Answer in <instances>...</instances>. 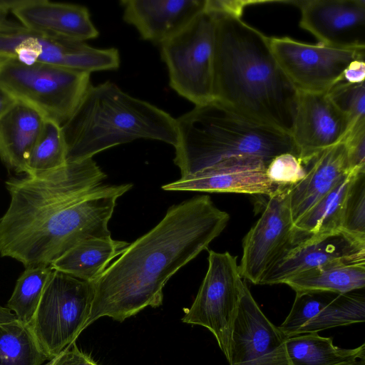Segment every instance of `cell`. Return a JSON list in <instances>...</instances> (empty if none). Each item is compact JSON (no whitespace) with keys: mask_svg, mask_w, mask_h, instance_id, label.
<instances>
[{"mask_svg":"<svg viewBox=\"0 0 365 365\" xmlns=\"http://www.w3.org/2000/svg\"><path fill=\"white\" fill-rule=\"evenodd\" d=\"M13 1L0 0V25L6 21V17L10 11Z\"/></svg>","mask_w":365,"mask_h":365,"instance_id":"38","label":"cell"},{"mask_svg":"<svg viewBox=\"0 0 365 365\" xmlns=\"http://www.w3.org/2000/svg\"><path fill=\"white\" fill-rule=\"evenodd\" d=\"M342 142L350 171L365 170V120L353 125Z\"/></svg>","mask_w":365,"mask_h":365,"instance_id":"33","label":"cell"},{"mask_svg":"<svg viewBox=\"0 0 365 365\" xmlns=\"http://www.w3.org/2000/svg\"><path fill=\"white\" fill-rule=\"evenodd\" d=\"M289 190V187H282L269 197L260 217L244 237L240 274L254 284H259L269 269L294 243Z\"/></svg>","mask_w":365,"mask_h":365,"instance_id":"12","label":"cell"},{"mask_svg":"<svg viewBox=\"0 0 365 365\" xmlns=\"http://www.w3.org/2000/svg\"><path fill=\"white\" fill-rule=\"evenodd\" d=\"M345 365H365V359H361L354 363Z\"/></svg>","mask_w":365,"mask_h":365,"instance_id":"39","label":"cell"},{"mask_svg":"<svg viewBox=\"0 0 365 365\" xmlns=\"http://www.w3.org/2000/svg\"><path fill=\"white\" fill-rule=\"evenodd\" d=\"M10 11L33 31L81 41L96 38L98 31L83 6L47 0L14 1Z\"/></svg>","mask_w":365,"mask_h":365,"instance_id":"20","label":"cell"},{"mask_svg":"<svg viewBox=\"0 0 365 365\" xmlns=\"http://www.w3.org/2000/svg\"><path fill=\"white\" fill-rule=\"evenodd\" d=\"M306 172L298 156L291 153L277 155L266 168L268 179L279 187H291L297 184L305 176Z\"/></svg>","mask_w":365,"mask_h":365,"instance_id":"32","label":"cell"},{"mask_svg":"<svg viewBox=\"0 0 365 365\" xmlns=\"http://www.w3.org/2000/svg\"><path fill=\"white\" fill-rule=\"evenodd\" d=\"M334 262L365 263V240L342 230L296 241L269 269L259 284H277L292 276Z\"/></svg>","mask_w":365,"mask_h":365,"instance_id":"14","label":"cell"},{"mask_svg":"<svg viewBox=\"0 0 365 365\" xmlns=\"http://www.w3.org/2000/svg\"><path fill=\"white\" fill-rule=\"evenodd\" d=\"M16 101L0 86V120Z\"/></svg>","mask_w":365,"mask_h":365,"instance_id":"36","label":"cell"},{"mask_svg":"<svg viewBox=\"0 0 365 365\" xmlns=\"http://www.w3.org/2000/svg\"><path fill=\"white\" fill-rule=\"evenodd\" d=\"M106 178L93 158L6 181L10 202L0 217V255L24 267L50 265L70 249L104 232L95 190Z\"/></svg>","mask_w":365,"mask_h":365,"instance_id":"1","label":"cell"},{"mask_svg":"<svg viewBox=\"0 0 365 365\" xmlns=\"http://www.w3.org/2000/svg\"><path fill=\"white\" fill-rule=\"evenodd\" d=\"M16 320L15 315L6 307L0 306V324Z\"/></svg>","mask_w":365,"mask_h":365,"instance_id":"37","label":"cell"},{"mask_svg":"<svg viewBox=\"0 0 365 365\" xmlns=\"http://www.w3.org/2000/svg\"><path fill=\"white\" fill-rule=\"evenodd\" d=\"M365 79L364 58H359L351 62L345 69L343 81L351 83H360Z\"/></svg>","mask_w":365,"mask_h":365,"instance_id":"35","label":"cell"},{"mask_svg":"<svg viewBox=\"0 0 365 365\" xmlns=\"http://www.w3.org/2000/svg\"><path fill=\"white\" fill-rule=\"evenodd\" d=\"M284 284L296 294H345L365 287V263L334 262L299 272Z\"/></svg>","mask_w":365,"mask_h":365,"instance_id":"24","label":"cell"},{"mask_svg":"<svg viewBox=\"0 0 365 365\" xmlns=\"http://www.w3.org/2000/svg\"><path fill=\"white\" fill-rule=\"evenodd\" d=\"M214 100L290 135L298 92L284 76L269 37L240 16L217 11Z\"/></svg>","mask_w":365,"mask_h":365,"instance_id":"3","label":"cell"},{"mask_svg":"<svg viewBox=\"0 0 365 365\" xmlns=\"http://www.w3.org/2000/svg\"><path fill=\"white\" fill-rule=\"evenodd\" d=\"M229 220V214L205 195L170 207L158 225L130 243L92 282L86 328L102 317L123 322L147 307H160L170 278L207 250Z\"/></svg>","mask_w":365,"mask_h":365,"instance_id":"2","label":"cell"},{"mask_svg":"<svg viewBox=\"0 0 365 365\" xmlns=\"http://www.w3.org/2000/svg\"><path fill=\"white\" fill-rule=\"evenodd\" d=\"M327 94L334 105L349 118L351 126L365 120L364 82L351 83L342 81L331 88Z\"/></svg>","mask_w":365,"mask_h":365,"instance_id":"31","label":"cell"},{"mask_svg":"<svg viewBox=\"0 0 365 365\" xmlns=\"http://www.w3.org/2000/svg\"><path fill=\"white\" fill-rule=\"evenodd\" d=\"M312 162L305 176L289 187V205L294 223L351 173L343 142L324 150Z\"/></svg>","mask_w":365,"mask_h":365,"instance_id":"21","label":"cell"},{"mask_svg":"<svg viewBox=\"0 0 365 365\" xmlns=\"http://www.w3.org/2000/svg\"><path fill=\"white\" fill-rule=\"evenodd\" d=\"M45 117L32 106L16 101L0 120V160L18 174H26L31 151Z\"/></svg>","mask_w":365,"mask_h":365,"instance_id":"22","label":"cell"},{"mask_svg":"<svg viewBox=\"0 0 365 365\" xmlns=\"http://www.w3.org/2000/svg\"><path fill=\"white\" fill-rule=\"evenodd\" d=\"M0 56L89 73L116 70L120 62L116 48H93L84 41L51 36L6 20L0 25Z\"/></svg>","mask_w":365,"mask_h":365,"instance_id":"9","label":"cell"},{"mask_svg":"<svg viewBox=\"0 0 365 365\" xmlns=\"http://www.w3.org/2000/svg\"><path fill=\"white\" fill-rule=\"evenodd\" d=\"M176 124L174 163L181 178L231 158L255 157L268 164L282 153L298 156L289 134L252 120L216 100L195 106L177 118Z\"/></svg>","mask_w":365,"mask_h":365,"instance_id":"4","label":"cell"},{"mask_svg":"<svg viewBox=\"0 0 365 365\" xmlns=\"http://www.w3.org/2000/svg\"><path fill=\"white\" fill-rule=\"evenodd\" d=\"M287 338L264 315L245 282L232 329L230 365H289Z\"/></svg>","mask_w":365,"mask_h":365,"instance_id":"13","label":"cell"},{"mask_svg":"<svg viewBox=\"0 0 365 365\" xmlns=\"http://www.w3.org/2000/svg\"><path fill=\"white\" fill-rule=\"evenodd\" d=\"M93 299L92 282L53 269L28 324L48 359L71 346L86 329Z\"/></svg>","mask_w":365,"mask_h":365,"instance_id":"7","label":"cell"},{"mask_svg":"<svg viewBox=\"0 0 365 365\" xmlns=\"http://www.w3.org/2000/svg\"><path fill=\"white\" fill-rule=\"evenodd\" d=\"M264 160L255 157L231 158L192 175L165 184L166 191L274 195L280 187L267 178Z\"/></svg>","mask_w":365,"mask_h":365,"instance_id":"18","label":"cell"},{"mask_svg":"<svg viewBox=\"0 0 365 365\" xmlns=\"http://www.w3.org/2000/svg\"><path fill=\"white\" fill-rule=\"evenodd\" d=\"M215 42V16L206 8L160 45L171 88L195 106L214 100Z\"/></svg>","mask_w":365,"mask_h":365,"instance_id":"8","label":"cell"},{"mask_svg":"<svg viewBox=\"0 0 365 365\" xmlns=\"http://www.w3.org/2000/svg\"><path fill=\"white\" fill-rule=\"evenodd\" d=\"M61 129L66 162L92 158L139 138L163 141L174 148L178 143L176 119L110 81L91 84Z\"/></svg>","mask_w":365,"mask_h":365,"instance_id":"5","label":"cell"},{"mask_svg":"<svg viewBox=\"0 0 365 365\" xmlns=\"http://www.w3.org/2000/svg\"><path fill=\"white\" fill-rule=\"evenodd\" d=\"M45 365H98L78 349L75 342L50 359Z\"/></svg>","mask_w":365,"mask_h":365,"instance_id":"34","label":"cell"},{"mask_svg":"<svg viewBox=\"0 0 365 365\" xmlns=\"http://www.w3.org/2000/svg\"><path fill=\"white\" fill-rule=\"evenodd\" d=\"M52 272L50 265L31 266L18 278L6 307L21 324L28 325L31 320Z\"/></svg>","mask_w":365,"mask_h":365,"instance_id":"28","label":"cell"},{"mask_svg":"<svg viewBox=\"0 0 365 365\" xmlns=\"http://www.w3.org/2000/svg\"><path fill=\"white\" fill-rule=\"evenodd\" d=\"M129 244L111 237L87 239L70 249L50 266L54 270L93 282Z\"/></svg>","mask_w":365,"mask_h":365,"instance_id":"23","label":"cell"},{"mask_svg":"<svg viewBox=\"0 0 365 365\" xmlns=\"http://www.w3.org/2000/svg\"><path fill=\"white\" fill-rule=\"evenodd\" d=\"M364 320L363 294L306 292L296 294L289 314L278 327L286 337H291Z\"/></svg>","mask_w":365,"mask_h":365,"instance_id":"17","label":"cell"},{"mask_svg":"<svg viewBox=\"0 0 365 365\" xmlns=\"http://www.w3.org/2000/svg\"><path fill=\"white\" fill-rule=\"evenodd\" d=\"M351 126L349 118L327 93H298L290 135L304 165L324 150L342 142Z\"/></svg>","mask_w":365,"mask_h":365,"instance_id":"15","label":"cell"},{"mask_svg":"<svg viewBox=\"0 0 365 365\" xmlns=\"http://www.w3.org/2000/svg\"><path fill=\"white\" fill-rule=\"evenodd\" d=\"M341 230L365 240V170L356 172L344 208Z\"/></svg>","mask_w":365,"mask_h":365,"instance_id":"30","label":"cell"},{"mask_svg":"<svg viewBox=\"0 0 365 365\" xmlns=\"http://www.w3.org/2000/svg\"><path fill=\"white\" fill-rule=\"evenodd\" d=\"M66 146L61 125L45 119L41 132L31 151L25 175H36L66 163Z\"/></svg>","mask_w":365,"mask_h":365,"instance_id":"29","label":"cell"},{"mask_svg":"<svg viewBox=\"0 0 365 365\" xmlns=\"http://www.w3.org/2000/svg\"><path fill=\"white\" fill-rule=\"evenodd\" d=\"M91 73L58 66L0 56V86L16 101L62 125L88 88Z\"/></svg>","mask_w":365,"mask_h":365,"instance_id":"6","label":"cell"},{"mask_svg":"<svg viewBox=\"0 0 365 365\" xmlns=\"http://www.w3.org/2000/svg\"><path fill=\"white\" fill-rule=\"evenodd\" d=\"M123 20L142 38L160 45L206 10L207 0H122Z\"/></svg>","mask_w":365,"mask_h":365,"instance_id":"19","label":"cell"},{"mask_svg":"<svg viewBox=\"0 0 365 365\" xmlns=\"http://www.w3.org/2000/svg\"><path fill=\"white\" fill-rule=\"evenodd\" d=\"M208 252L206 274L192 306L185 309L182 322L209 329L229 362L232 329L245 282L237 256L228 252Z\"/></svg>","mask_w":365,"mask_h":365,"instance_id":"10","label":"cell"},{"mask_svg":"<svg viewBox=\"0 0 365 365\" xmlns=\"http://www.w3.org/2000/svg\"><path fill=\"white\" fill-rule=\"evenodd\" d=\"M285 349L289 365H345L365 359V344L344 349L333 344V338L318 332L287 337Z\"/></svg>","mask_w":365,"mask_h":365,"instance_id":"25","label":"cell"},{"mask_svg":"<svg viewBox=\"0 0 365 365\" xmlns=\"http://www.w3.org/2000/svg\"><path fill=\"white\" fill-rule=\"evenodd\" d=\"M269 45L280 69L298 93H328L343 81L351 62L365 56V48L308 44L289 37L269 38Z\"/></svg>","mask_w":365,"mask_h":365,"instance_id":"11","label":"cell"},{"mask_svg":"<svg viewBox=\"0 0 365 365\" xmlns=\"http://www.w3.org/2000/svg\"><path fill=\"white\" fill-rule=\"evenodd\" d=\"M355 173L344 177L294 223V242L307 236L341 230L344 203Z\"/></svg>","mask_w":365,"mask_h":365,"instance_id":"26","label":"cell"},{"mask_svg":"<svg viewBox=\"0 0 365 365\" xmlns=\"http://www.w3.org/2000/svg\"><path fill=\"white\" fill-rule=\"evenodd\" d=\"M48 357L28 325L0 324V365H41Z\"/></svg>","mask_w":365,"mask_h":365,"instance_id":"27","label":"cell"},{"mask_svg":"<svg viewBox=\"0 0 365 365\" xmlns=\"http://www.w3.org/2000/svg\"><path fill=\"white\" fill-rule=\"evenodd\" d=\"M300 10L299 26L319 44L342 48H365V1H293Z\"/></svg>","mask_w":365,"mask_h":365,"instance_id":"16","label":"cell"}]
</instances>
